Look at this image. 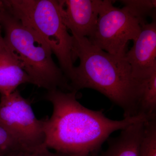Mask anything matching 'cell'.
I'll list each match as a JSON object with an SVG mask.
<instances>
[{"label":"cell","instance_id":"cell-15","mask_svg":"<svg viewBox=\"0 0 156 156\" xmlns=\"http://www.w3.org/2000/svg\"><path fill=\"white\" fill-rule=\"evenodd\" d=\"M3 7V6L2 7V8H0V12H1V10H2V9ZM2 24H1V18H0V33H2Z\"/></svg>","mask_w":156,"mask_h":156},{"label":"cell","instance_id":"cell-17","mask_svg":"<svg viewBox=\"0 0 156 156\" xmlns=\"http://www.w3.org/2000/svg\"><path fill=\"white\" fill-rule=\"evenodd\" d=\"M0 156H4V155H0Z\"/></svg>","mask_w":156,"mask_h":156},{"label":"cell","instance_id":"cell-12","mask_svg":"<svg viewBox=\"0 0 156 156\" xmlns=\"http://www.w3.org/2000/svg\"><path fill=\"white\" fill-rule=\"evenodd\" d=\"M122 2L142 24L147 23L145 17L151 15L156 8V1H122Z\"/></svg>","mask_w":156,"mask_h":156},{"label":"cell","instance_id":"cell-14","mask_svg":"<svg viewBox=\"0 0 156 156\" xmlns=\"http://www.w3.org/2000/svg\"><path fill=\"white\" fill-rule=\"evenodd\" d=\"M7 156H67L59 153L53 152L47 147L33 150H23L9 154Z\"/></svg>","mask_w":156,"mask_h":156},{"label":"cell","instance_id":"cell-6","mask_svg":"<svg viewBox=\"0 0 156 156\" xmlns=\"http://www.w3.org/2000/svg\"><path fill=\"white\" fill-rule=\"evenodd\" d=\"M0 125L26 149L46 147L43 119L37 118L29 101L17 89L0 97Z\"/></svg>","mask_w":156,"mask_h":156},{"label":"cell","instance_id":"cell-11","mask_svg":"<svg viewBox=\"0 0 156 156\" xmlns=\"http://www.w3.org/2000/svg\"><path fill=\"white\" fill-rule=\"evenodd\" d=\"M139 156H156V119L145 121Z\"/></svg>","mask_w":156,"mask_h":156},{"label":"cell","instance_id":"cell-7","mask_svg":"<svg viewBox=\"0 0 156 156\" xmlns=\"http://www.w3.org/2000/svg\"><path fill=\"white\" fill-rule=\"evenodd\" d=\"M125 58L130 65L133 76L137 80L150 75L156 69V22L141 25L139 36L134 41Z\"/></svg>","mask_w":156,"mask_h":156},{"label":"cell","instance_id":"cell-2","mask_svg":"<svg viewBox=\"0 0 156 156\" xmlns=\"http://www.w3.org/2000/svg\"><path fill=\"white\" fill-rule=\"evenodd\" d=\"M74 67L69 79L70 92L83 89L100 92L122 110L124 118L136 115L142 85L133 76L125 56L110 54L92 45L86 37L72 35Z\"/></svg>","mask_w":156,"mask_h":156},{"label":"cell","instance_id":"cell-16","mask_svg":"<svg viewBox=\"0 0 156 156\" xmlns=\"http://www.w3.org/2000/svg\"><path fill=\"white\" fill-rule=\"evenodd\" d=\"M3 5V1H0V8L2 7Z\"/></svg>","mask_w":156,"mask_h":156},{"label":"cell","instance_id":"cell-13","mask_svg":"<svg viewBox=\"0 0 156 156\" xmlns=\"http://www.w3.org/2000/svg\"><path fill=\"white\" fill-rule=\"evenodd\" d=\"M27 150L0 125V155L7 156L17 151Z\"/></svg>","mask_w":156,"mask_h":156},{"label":"cell","instance_id":"cell-1","mask_svg":"<svg viewBox=\"0 0 156 156\" xmlns=\"http://www.w3.org/2000/svg\"><path fill=\"white\" fill-rule=\"evenodd\" d=\"M76 93L56 89L45 95L53 106L50 118L43 119L45 145L49 150L67 156H93L112 133L146 120L141 115L120 120L109 119L103 111L82 105Z\"/></svg>","mask_w":156,"mask_h":156},{"label":"cell","instance_id":"cell-4","mask_svg":"<svg viewBox=\"0 0 156 156\" xmlns=\"http://www.w3.org/2000/svg\"><path fill=\"white\" fill-rule=\"evenodd\" d=\"M3 3L6 10L48 44L68 80L74 67L73 37L63 23L58 1L5 0Z\"/></svg>","mask_w":156,"mask_h":156},{"label":"cell","instance_id":"cell-8","mask_svg":"<svg viewBox=\"0 0 156 156\" xmlns=\"http://www.w3.org/2000/svg\"><path fill=\"white\" fill-rule=\"evenodd\" d=\"M62 20L72 35L89 38L95 31L101 0L58 1Z\"/></svg>","mask_w":156,"mask_h":156},{"label":"cell","instance_id":"cell-5","mask_svg":"<svg viewBox=\"0 0 156 156\" xmlns=\"http://www.w3.org/2000/svg\"><path fill=\"white\" fill-rule=\"evenodd\" d=\"M142 25L125 6L120 9L113 5L112 1H101L96 28L88 40L110 54L125 56L128 42L136 40Z\"/></svg>","mask_w":156,"mask_h":156},{"label":"cell","instance_id":"cell-9","mask_svg":"<svg viewBox=\"0 0 156 156\" xmlns=\"http://www.w3.org/2000/svg\"><path fill=\"white\" fill-rule=\"evenodd\" d=\"M31 83L21 62L0 33V95H8L21 84Z\"/></svg>","mask_w":156,"mask_h":156},{"label":"cell","instance_id":"cell-10","mask_svg":"<svg viewBox=\"0 0 156 156\" xmlns=\"http://www.w3.org/2000/svg\"><path fill=\"white\" fill-rule=\"evenodd\" d=\"M146 121L136 122L121 130L118 136L108 139L106 150L93 156H139Z\"/></svg>","mask_w":156,"mask_h":156},{"label":"cell","instance_id":"cell-3","mask_svg":"<svg viewBox=\"0 0 156 156\" xmlns=\"http://www.w3.org/2000/svg\"><path fill=\"white\" fill-rule=\"evenodd\" d=\"M0 18L5 41L21 62L31 84L48 91L58 89L70 92L69 81L53 61L52 50L44 39L4 6Z\"/></svg>","mask_w":156,"mask_h":156}]
</instances>
